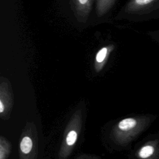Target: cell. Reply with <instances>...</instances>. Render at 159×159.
I'll use <instances>...</instances> for the list:
<instances>
[{
    "instance_id": "cell-3",
    "label": "cell",
    "mask_w": 159,
    "mask_h": 159,
    "mask_svg": "<svg viewBox=\"0 0 159 159\" xmlns=\"http://www.w3.org/2000/svg\"><path fill=\"white\" fill-rule=\"evenodd\" d=\"M32 145L33 143L32 139L29 137L26 136L22 139L20 144V148L22 153L27 154L30 152Z\"/></svg>"
},
{
    "instance_id": "cell-5",
    "label": "cell",
    "mask_w": 159,
    "mask_h": 159,
    "mask_svg": "<svg viewBox=\"0 0 159 159\" xmlns=\"http://www.w3.org/2000/svg\"><path fill=\"white\" fill-rule=\"evenodd\" d=\"M76 139H77V133L75 130H71L70 132H68L66 136V142L68 145H73L76 142Z\"/></svg>"
},
{
    "instance_id": "cell-8",
    "label": "cell",
    "mask_w": 159,
    "mask_h": 159,
    "mask_svg": "<svg viewBox=\"0 0 159 159\" xmlns=\"http://www.w3.org/2000/svg\"><path fill=\"white\" fill-rule=\"evenodd\" d=\"M79 2L82 4V5H84L87 3V2L88 1V0H78Z\"/></svg>"
},
{
    "instance_id": "cell-6",
    "label": "cell",
    "mask_w": 159,
    "mask_h": 159,
    "mask_svg": "<svg viewBox=\"0 0 159 159\" xmlns=\"http://www.w3.org/2000/svg\"><path fill=\"white\" fill-rule=\"evenodd\" d=\"M152 1L153 0H135V2L139 5H145L152 2Z\"/></svg>"
},
{
    "instance_id": "cell-4",
    "label": "cell",
    "mask_w": 159,
    "mask_h": 159,
    "mask_svg": "<svg viewBox=\"0 0 159 159\" xmlns=\"http://www.w3.org/2000/svg\"><path fill=\"white\" fill-rule=\"evenodd\" d=\"M107 48L106 47H103L98 51L96 55V61H97V63H100L104 60L107 55Z\"/></svg>"
},
{
    "instance_id": "cell-7",
    "label": "cell",
    "mask_w": 159,
    "mask_h": 159,
    "mask_svg": "<svg viewBox=\"0 0 159 159\" xmlns=\"http://www.w3.org/2000/svg\"><path fill=\"white\" fill-rule=\"evenodd\" d=\"M4 110V104L2 103V100H0V112L1 113H2L3 111Z\"/></svg>"
},
{
    "instance_id": "cell-2",
    "label": "cell",
    "mask_w": 159,
    "mask_h": 159,
    "mask_svg": "<svg viewBox=\"0 0 159 159\" xmlns=\"http://www.w3.org/2000/svg\"><path fill=\"white\" fill-rule=\"evenodd\" d=\"M142 125L140 120L135 118H126L120 120L118 124V127L120 130L124 132L135 131L138 127H141Z\"/></svg>"
},
{
    "instance_id": "cell-1",
    "label": "cell",
    "mask_w": 159,
    "mask_h": 159,
    "mask_svg": "<svg viewBox=\"0 0 159 159\" xmlns=\"http://www.w3.org/2000/svg\"><path fill=\"white\" fill-rule=\"evenodd\" d=\"M159 144L157 140L150 142L143 145L138 152L141 159H156L158 156Z\"/></svg>"
}]
</instances>
